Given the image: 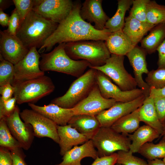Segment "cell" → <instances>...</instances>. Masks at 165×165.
Returning <instances> with one entry per match:
<instances>
[{"mask_svg":"<svg viewBox=\"0 0 165 165\" xmlns=\"http://www.w3.org/2000/svg\"><path fill=\"white\" fill-rule=\"evenodd\" d=\"M12 86L14 88L13 97L19 105L27 103L34 104L52 93L55 89L51 78L45 75Z\"/></svg>","mask_w":165,"mask_h":165,"instance_id":"6","label":"cell"},{"mask_svg":"<svg viewBox=\"0 0 165 165\" xmlns=\"http://www.w3.org/2000/svg\"><path fill=\"white\" fill-rule=\"evenodd\" d=\"M65 43L59 44L50 52L41 54L40 69L44 72L55 71L78 78L90 64L85 60L76 61L71 58L65 51Z\"/></svg>","mask_w":165,"mask_h":165,"instance_id":"3","label":"cell"},{"mask_svg":"<svg viewBox=\"0 0 165 165\" xmlns=\"http://www.w3.org/2000/svg\"><path fill=\"white\" fill-rule=\"evenodd\" d=\"M116 102L113 99L103 97L96 83L88 96L73 108L75 115L85 114L96 116L111 107Z\"/></svg>","mask_w":165,"mask_h":165,"instance_id":"14","label":"cell"},{"mask_svg":"<svg viewBox=\"0 0 165 165\" xmlns=\"http://www.w3.org/2000/svg\"><path fill=\"white\" fill-rule=\"evenodd\" d=\"M58 24L32 10L20 24L16 35L28 49L34 47L39 49Z\"/></svg>","mask_w":165,"mask_h":165,"instance_id":"2","label":"cell"},{"mask_svg":"<svg viewBox=\"0 0 165 165\" xmlns=\"http://www.w3.org/2000/svg\"><path fill=\"white\" fill-rule=\"evenodd\" d=\"M13 4V0H0V9L3 11L8 8Z\"/></svg>","mask_w":165,"mask_h":165,"instance_id":"48","label":"cell"},{"mask_svg":"<svg viewBox=\"0 0 165 165\" xmlns=\"http://www.w3.org/2000/svg\"><path fill=\"white\" fill-rule=\"evenodd\" d=\"M10 16L0 9V24L3 27L8 26Z\"/></svg>","mask_w":165,"mask_h":165,"instance_id":"47","label":"cell"},{"mask_svg":"<svg viewBox=\"0 0 165 165\" xmlns=\"http://www.w3.org/2000/svg\"><path fill=\"white\" fill-rule=\"evenodd\" d=\"M12 160L13 165H27L25 158L26 155L21 148H17L10 151Z\"/></svg>","mask_w":165,"mask_h":165,"instance_id":"42","label":"cell"},{"mask_svg":"<svg viewBox=\"0 0 165 165\" xmlns=\"http://www.w3.org/2000/svg\"><path fill=\"white\" fill-rule=\"evenodd\" d=\"M146 97L144 94L128 102H116L111 107L96 116L101 127H111L119 119L140 107Z\"/></svg>","mask_w":165,"mask_h":165,"instance_id":"13","label":"cell"},{"mask_svg":"<svg viewBox=\"0 0 165 165\" xmlns=\"http://www.w3.org/2000/svg\"><path fill=\"white\" fill-rule=\"evenodd\" d=\"M64 50L67 55L75 60L87 61L93 67L104 65L111 53L102 40H86L65 43Z\"/></svg>","mask_w":165,"mask_h":165,"instance_id":"4","label":"cell"},{"mask_svg":"<svg viewBox=\"0 0 165 165\" xmlns=\"http://www.w3.org/2000/svg\"><path fill=\"white\" fill-rule=\"evenodd\" d=\"M139 108L119 119L111 127L116 132L125 135L134 132L139 127Z\"/></svg>","mask_w":165,"mask_h":165,"instance_id":"28","label":"cell"},{"mask_svg":"<svg viewBox=\"0 0 165 165\" xmlns=\"http://www.w3.org/2000/svg\"><path fill=\"white\" fill-rule=\"evenodd\" d=\"M62 156V161L55 165H82L81 161L84 158L89 157L95 160L98 156L92 140L90 139L81 145L74 147Z\"/></svg>","mask_w":165,"mask_h":165,"instance_id":"21","label":"cell"},{"mask_svg":"<svg viewBox=\"0 0 165 165\" xmlns=\"http://www.w3.org/2000/svg\"><path fill=\"white\" fill-rule=\"evenodd\" d=\"M140 121L156 130L160 135L163 131V125L160 121L155 107L154 98L150 96L146 97L139 108Z\"/></svg>","mask_w":165,"mask_h":165,"instance_id":"23","label":"cell"},{"mask_svg":"<svg viewBox=\"0 0 165 165\" xmlns=\"http://www.w3.org/2000/svg\"><path fill=\"white\" fill-rule=\"evenodd\" d=\"M111 54L125 56L135 46L122 30L111 33L105 41Z\"/></svg>","mask_w":165,"mask_h":165,"instance_id":"25","label":"cell"},{"mask_svg":"<svg viewBox=\"0 0 165 165\" xmlns=\"http://www.w3.org/2000/svg\"><path fill=\"white\" fill-rule=\"evenodd\" d=\"M165 39V23L153 27L141 41V47L147 53H154Z\"/></svg>","mask_w":165,"mask_h":165,"instance_id":"27","label":"cell"},{"mask_svg":"<svg viewBox=\"0 0 165 165\" xmlns=\"http://www.w3.org/2000/svg\"><path fill=\"white\" fill-rule=\"evenodd\" d=\"M0 147L10 151L21 148L20 144L11 134L5 118L0 119Z\"/></svg>","mask_w":165,"mask_h":165,"instance_id":"32","label":"cell"},{"mask_svg":"<svg viewBox=\"0 0 165 165\" xmlns=\"http://www.w3.org/2000/svg\"><path fill=\"white\" fill-rule=\"evenodd\" d=\"M20 23L19 16L15 8L12 12L11 15L10 16L8 28L6 30L10 35H16Z\"/></svg>","mask_w":165,"mask_h":165,"instance_id":"39","label":"cell"},{"mask_svg":"<svg viewBox=\"0 0 165 165\" xmlns=\"http://www.w3.org/2000/svg\"><path fill=\"white\" fill-rule=\"evenodd\" d=\"M20 116L24 122L32 126L35 137L48 138L59 144L57 125L51 120L32 109L23 110Z\"/></svg>","mask_w":165,"mask_h":165,"instance_id":"9","label":"cell"},{"mask_svg":"<svg viewBox=\"0 0 165 165\" xmlns=\"http://www.w3.org/2000/svg\"><path fill=\"white\" fill-rule=\"evenodd\" d=\"M16 100L13 97L4 102H0V119L6 118L14 111L16 106Z\"/></svg>","mask_w":165,"mask_h":165,"instance_id":"38","label":"cell"},{"mask_svg":"<svg viewBox=\"0 0 165 165\" xmlns=\"http://www.w3.org/2000/svg\"><path fill=\"white\" fill-rule=\"evenodd\" d=\"M68 124L79 133L91 139L101 127L96 116L85 114H75L69 122Z\"/></svg>","mask_w":165,"mask_h":165,"instance_id":"22","label":"cell"},{"mask_svg":"<svg viewBox=\"0 0 165 165\" xmlns=\"http://www.w3.org/2000/svg\"><path fill=\"white\" fill-rule=\"evenodd\" d=\"M124 56L111 54L105 64L100 66L90 68L99 70L108 76L122 90L130 91L136 89L135 79L125 69Z\"/></svg>","mask_w":165,"mask_h":165,"instance_id":"8","label":"cell"},{"mask_svg":"<svg viewBox=\"0 0 165 165\" xmlns=\"http://www.w3.org/2000/svg\"><path fill=\"white\" fill-rule=\"evenodd\" d=\"M14 92V88L10 83L0 86V102L5 101L12 97Z\"/></svg>","mask_w":165,"mask_h":165,"instance_id":"43","label":"cell"},{"mask_svg":"<svg viewBox=\"0 0 165 165\" xmlns=\"http://www.w3.org/2000/svg\"><path fill=\"white\" fill-rule=\"evenodd\" d=\"M117 163L123 165H148L147 162L140 158L134 156L129 150L119 151L117 152Z\"/></svg>","mask_w":165,"mask_h":165,"instance_id":"36","label":"cell"},{"mask_svg":"<svg viewBox=\"0 0 165 165\" xmlns=\"http://www.w3.org/2000/svg\"><path fill=\"white\" fill-rule=\"evenodd\" d=\"M0 165H13L10 151L1 147H0Z\"/></svg>","mask_w":165,"mask_h":165,"instance_id":"44","label":"cell"},{"mask_svg":"<svg viewBox=\"0 0 165 165\" xmlns=\"http://www.w3.org/2000/svg\"><path fill=\"white\" fill-rule=\"evenodd\" d=\"M28 105L31 109L49 118L57 126H64L68 124L75 115L73 108H64L53 104L40 106L29 103Z\"/></svg>","mask_w":165,"mask_h":165,"instance_id":"19","label":"cell"},{"mask_svg":"<svg viewBox=\"0 0 165 165\" xmlns=\"http://www.w3.org/2000/svg\"><path fill=\"white\" fill-rule=\"evenodd\" d=\"M148 160L163 158L165 157V141L157 144L148 142L142 146L138 152Z\"/></svg>","mask_w":165,"mask_h":165,"instance_id":"31","label":"cell"},{"mask_svg":"<svg viewBox=\"0 0 165 165\" xmlns=\"http://www.w3.org/2000/svg\"><path fill=\"white\" fill-rule=\"evenodd\" d=\"M149 96H151L153 97L165 96V87L160 89H156L150 87Z\"/></svg>","mask_w":165,"mask_h":165,"instance_id":"46","label":"cell"},{"mask_svg":"<svg viewBox=\"0 0 165 165\" xmlns=\"http://www.w3.org/2000/svg\"><path fill=\"white\" fill-rule=\"evenodd\" d=\"M13 4L20 17V23L35 5L36 0H13Z\"/></svg>","mask_w":165,"mask_h":165,"instance_id":"37","label":"cell"},{"mask_svg":"<svg viewBox=\"0 0 165 165\" xmlns=\"http://www.w3.org/2000/svg\"><path fill=\"white\" fill-rule=\"evenodd\" d=\"M96 75L97 84L101 94L106 99H112L116 102H126L144 94L143 91L140 89L130 91L122 90L117 85L113 84L108 76L97 70Z\"/></svg>","mask_w":165,"mask_h":165,"instance_id":"12","label":"cell"},{"mask_svg":"<svg viewBox=\"0 0 165 165\" xmlns=\"http://www.w3.org/2000/svg\"><path fill=\"white\" fill-rule=\"evenodd\" d=\"M147 54L143 48L137 45L126 55L133 68L137 86L143 91L146 97L149 96L150 88L144 81L142 75L147 74L149 72L146 60Z\"/></svg>","mask_w":165,"mask_h":165,"instance_id":"17","label":"cell"},{"mask_svg":"<svg viewBox=\"0 0 165 165\" xmlns=\"http://www.w3.org/2000/svg\"><path fill=\"white\" fill-rule=\"evenodd\" d=\"M117 158V152L108 156L97 157L91 165H115Z\"/></svg>","mask_w":165,"mask_h":165,"instance_id":"41","label":"cell"},{"mask_svg":"<svg viewBox=\"0 0 165 165\" xmlns=\"http://www.w3.org/2000/svg\"><path fill=\"white\" fill-rule=\"evenodd\" d=\"M133 2V0H118L116 12L107 21L105 28L108 30L111 33L122 30L125 24V13L132 5Z\"/></svg>","mask_w":165,"mask_h":165,"instance_id":"29","label":"cell"},{"mask_svg":"<svg viewBox=\"0 0 165 165\" xmlns=\"http://www.w3.org/2000/svg\"><path fill=\"white\" fill-rule=\"evenodd\" d=\"M131 141L129 151L133 153L138 152L145 144L151 142L159 138L160 134L156 130L146 125L139 127L133 134H128Z\"/></svg>","mask_w":165,"mask_h":165,"instance_id":"26","label":"cell"},{"mask_svg":"<svg viewBox=\"0 0 165 165\" xmlns=\"http://www.w3.org/2000/svg\"><path fill=\"white\" fill-rule=\"evenodd\" d=\"M162 160L165 163V157Z\"/></svg>","mask_w":165,"mask_h":165,"instance_id":"51","label":"cell"},{"mask_svg":"<svg viewBox=\"0 0 165 165\" xmlns=\"http://www.w3.org/2000/svg\"><path fill=\"white\" fill-rule=\"evenodd\" d=\"M155 26L141 21L129 15L125 18V24L122 31L135 46Z\"/></svg>","mask_w":165,"mask_h":165,"instance_id":"24","label":"cell"},{"mask_svg":"<svg viewBox=\"0 0 165 165\" xmlns=\"http://www.w3.org/2000/svg\"><path fill=\"white\" fill-rule=\"evenodd\" d=\"M0 54L5 60L15 65L23 59L29 50L16 36L6 30L0 31Z\"/></svg>","mask_w":165,"mask_h":165,"instance_id":"16","label":"cell"},{"mask_svg":"<svg viewBox=\"0 0 165 165\" xmlns=\"http://www.w3.org/2000/svg\"><path fill=\"white\" fill-rule=\"evenodd\" d=\"M145 79L148 86L156 89L165 87V68H158L149 71Z\"/></svg>","mask_w":165,"mask_h":165,"instance_id":"33","label":"cell"},{"mask_svg":"<svg viewBox=\"0 0 165 165\" xmlns=\"http://www.w3.org/2000/svg\"><path fill=\"white\" fill-rule=\"evenodd\" d=\"M81 2H74V6L68 16L59 24L53 33L39 49V53L51 50L57 44L82 40H101L105 41L112 33L105 29L99 31L91 24L83 20L80 15Z\"/></svg>","mask_w":165,"mask_h":165,"instance_id":"1","label":"cell"},{"mask_svg":"<svg viewBox=\"0 0 165 165\" xmlns=\"http://www.w3.org/2000/svg\"><path fill=\"white\" fill-rule=\"evenodd\" d=\"M146 22L153 25L165 23V5L149 0L147 6Z\"/></svg>","mask_w":165,"mask_h":165,"instance_id":"30","label":"cell"},{"mask_svg":"<svg viewBox=\"0 0 165 165\" xmlns=\"http://www.w3.org/2000/svg\"><path fill=\"white\" fill-rule=\"evenodd\" d=\"M161 136L163 137L162 140L161 141H165V122L163 124V132Z\"/></svg>","mask_w":165,"mask_h":165,"instance_id":"50","label":"cell"},{"mask_svg":"<svg viewBox=\"0 0 165 165\" xmlns=\"http://www.w3.org/2000/svg\"><path fill=\"white\" fill-rule=\"evenodd\" d=\"M148 165H165V163L160 159L148 160Z\"/></svg>","mask_w":165,"mask_h":165,"instance_id":"49","label":"cell"},{"mask_svg":"<svg viewBox=\"0 0 165 165\" xmlns=\"http://www.w3.org/2000/svg\"><path fill=\"white\" fill-rule=\"evenodd\" d=\"M115 165H123L120 164H119L118 163H117Z\"/></svg>","mask_w":165,"mask_h":165,"instance_id":"52","label":"cell"},{"mask_svg":"<svg viewBox=\"0 0 165 165\" xmlns=\"http://www.w3.org/2000/svg\"><path fill=\"white\" fill-rule=\"evenodd\" d=\"M158 58V68H165V39L157 49Z\"/></svg>","mask_w":165,"mask_h":165,"instance_id":"45","label":"cell"},{"mask_svg":"<svg viewBox=\"0 0 165 165\" xmlns=\"http://www.w3.org/2000/svg\"><path fill=\"white\" fill-rule=\"evenodd\" d=\"M149 0H133L129 15L141 21L146 22L147 5Z\"/></svg>","mask_w":165,"mask_h":165,"instance_id":"35","label":"cell"},{"mask_svg":"<svg viewBox=\"0 0 165 165\" xmlns=\"http://www.w3.org/2000/svg\"><path fill=\"white\" fill-rule=\"evenodd\" d=\"M91 140L99 157L119 151H129L131 143L127 135L118 133L111 127H101Z\"/></svg>","mask_w":165,"mask_h":165,"instance_id":"7","label":"cell"},{"mask_svg":"<svg viewBox=\"0 0 165 165\" xmlns=\"http://www.w3.org/2000/svg\"><path fill=\"white\" fill-rule=\"evenodd\" d=\"M74 6V2L71 0H36L33 10L59 24L68 16Z\"/></svg>","mask_w":165,"mask_h":165,"instance_id":"11","label":"cell"},{"mask_svg":"<svg viewBox=\"0 0 165 165\" xmlns=\"http://www.w3.org/2000/svg\"><path fill=\"white\" fill-rule=\"evenodd\" d=\"M41 55L35 47L31 48L21 60L14 65V75L12 85L37 78L45 75L41 70L39 59Z\"/></svg>","mask_w":165,"mask_h":165,"instance_id":"10","label":"cell"},{"mask_svg":"<svg viewBox=\"0 0 165 165\" xmlns=\"http://www.w3.org/2000/svg\"><path fill=\"white\" fill-rule=\"evenodd\" d=\"M90 68L73 82L64 95L53 99L50 103L71 108L86 98L97 83L96 70Z\"/></svg>","mask_w":165,"mask_h":165,"instance_id":"5","label":"cell"},{"mask_svg":"<svg viewBox=\"0 0 165 165\" xmlns=\"http://www.w3.org/2000/svg\"><path fill=\"white\" fill-rule=\"evenodd\" d=\"M153 98L154 105L158 118L163 125L165 122V96Z\"/></svg>","mask_w":165,"mask_h":165,"instance_id":"40","label":"cell"},{"mask_svg":"<svg viewBox=\"0 0 165 165\" xmlns=\"http://www.w3.org/2000/svg\"><path fill=\"white\" fill-rule=\"evenodd\" d=\"M59 138L60 154L63 156L74 147L83 144L89 139L70 125L57 126Z\"/></svg>","mask_w":165,"mask_h":165,"instance_id":"20","label":"cell"},{"mask_svg":"<svg viewBox=\"0 0 165 165\" xmlns=\"http://www.w3.org/2000/svg\"><path fill=\"white\" fill-rule=\"evenodd\" d=\"M102 0H86L82 4L80 15L82 18L91 24L98 30L105 29V24L110 18L104 11Z\"/></svg>","mask_w":165,"mask_h":165,"instance_id":"18","label":"cell"},{"mask_svg":"<svg viewBox=\"0 0 165 165\" xmlns=\"http://www.w3.org/2000/svg\"><path fill=\"white\" fill-rule=\"evenodd\" d=\"M20 113V108L16 105L13 112L6 120L13 137L20 144L21 148L27 150L31 147L35 136L32 126L22 120Z\"/></svg>","mask_w":165,"mask_h":165,"instance_id":"15","label":"cell"},{"mask_svg":"<svg viewBox=\"0 0 165 165\" xmlns=\"http://www.w3.org/2000/svg\"><path fill=\"white\" fill-rule=\"evenodd\" d=\"M0 86L11 84L14 78V65L5 60L0 54Z\"/></svg>","mask_w":165,"mask_h":165,"instance_id":"34","label":"cell"}]
</instances>
